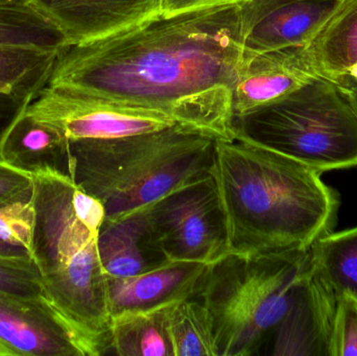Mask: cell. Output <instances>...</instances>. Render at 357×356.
Returning <instances> with one entry per match:
<instances>
[{
  "mask_svg": "<svg viewBox=\"0 0 357 356\" xmlns=\"http://www.w3.org/2000/svg\"><path fill=\"white\" fill-rule=\"evenodd\" d=\"M243 39L236 4L159 14L108 37L64 46L47 84L159 111L182 127L228 138Z\"/></svg>",
  "mask_w": 357,
  "mask_h": 356,
  "instance_id": "obj_1",
  "label": "cell"
},
{
  "mask_svg": "<svg viewBox=\"0 0 357 356\" xmlns=\"http://www.w3.org/2000/svg\"><path fill=\"white\" fill-rule=\"evenodd\" d=\"M318 169L233 134L216 138L212 176L228 252L310 250L337 224L340 196Z\"/></svg>",
  "mask_w": 357,
  "mask_h": 356,
  "instance_id": "obj_2",
  "label": "cell"
},
{
  "mask_svg": "<svg viewBox=\"0 0 357 356\" xmlns=\"http://www.w3.org/2000/svg\"><path fill=\"white\" fill-rule=\"evenodd\" d=\"M33 177L31 253L46 300L75 332L86 356L107 355L112 315L108 275L98 252L104 206L64 173L46 169Z\"/></svg>",
  "mask_w": 357,
  "mask_h": 356,
  "instance_id": "obj_3",
  "label": "cell"
},
{
  "mask_svg": "<svg viewBox=\"0 0 357 356\" xmlns=\"http://www.w3.org/2000/svg\"><path fill=\"white\" fill-rule=\"evenodd\" d=\"M216 138L173 125L112 139L69 141V177L119 221L211 175Z\"/></svg>",
  "mask_w": 357,
  "mask_h": 356,
  "instance_id": "obj_4",
  "label": "cell"
},
{
  "mask_svg": "<svg viewBox=\"0 0 357 356\" xmlns=\"http://www.w3.org/2000/svg\"><path fill=\"white\" fill-rule=\"evenodd\" d=\"M312 272L310 250L227 252L209 263L195 298L207 309L218 356H250L270 340Z\"/></svg>",
  "mask_w": 357,
  "mask_h": 356,
  "instance_id": "obj_5",
  "label": "cell"
},
{
  "mask_svg": "<svg viewBox=\"0 0 357 356\" xmlns=\"http://www.w3.org/2000/svg\"><path fill=\"white\" fill-rule=\"evenodd\" d=\"M232 132L321 173L357 167V116L326 77L236 117Z\"/></svg>",
  "mask_w": 357,
  "mask_h": 356,
  "instance_id": "obj_6",
  "label": "cell"
},
{
  "mask_svg": "<svg viewBox=\"0 0 357 356\" xmlns=\"http://www.w3.org/2000/svg\"><path fill=\"white\" fill-rule=\"evenodd\" d=\"M151 242L167 261L213 263L228 252L226 222L213 176L146 207Z\"/></svg>",
  "mask_w": 357,
  "mask_h": 356,
  "instance_id": "obj_7",
  "label": "cell"
},
{
  "mask_svg": "<svg viewBox=\"0 0 357 356\" xmlns=\"http://www.w3.org/2000/svg\"><path fill=\"white\" fill-rule=\"evenodd\" d=\"M24 113L54 127L68 141L112 139L177 125L159 111L47 83L38 90Z\"/></svg>",
  "mask_w": 357,
  "mask_h": 356,
  "instance_id": "obj_8",
  "label": "cell"
},
{
  "mask_svg": "<svg viewBox=\"0 0 357 356\" xmlns=\"http://www.w3.org/2000/svg\"><path fill=\"white\" fill-rule=\"evenodd\" d=\"M0 356H86L68 324L46 299L0 294Z\"/></svg>",
  "mask_w": 357,
  "mask_h": 356,
  "instance_id": "obj_9",
  "label": "cell"
},
{
  "mask_svg": "<svg viewBox=\"0 0 357 356\" xmlns=\"http://www.w3.org/2000/svg\"><path fill=\"white\" fill-rule=\"evenodd\" d=\"M317 77L307 45L245 59L233 94V119L285 98Z\"/></svg>",
  "mask_w": 357,
  "mask_h": 356,
  "instance_id": "obj_10",
  "label": "cell"
},
{
  "mask_svg": "<svg viewBox=\"0 0 357 356\" xmlns=\"http://www.w3.org/2000/svg\"><path fill=\"white\" fill-rule=\"evenodd\" d=\"M337 300L339 296L312 265L293 307L271 336L270 355L329 356Z\"/></svg>",
  "mask_w": 357,
  "mask_h": 356,
  "instance_id": "obj_11",
  "label": "cell"
},
{
  "mask_svg": "<svg viewBox=\"0 0 357 356\" xmlns=\"http://www.w3.org/2000/svg\"><path fill=\"white\" fill-rule=\"evenodd\" d=\"M67 45L108 37L161 14L162 0H33Z\"/></svg>",
  "mask_w": 357,
  "mask_h": 356,
  "instance_id": "obj_12",
  "label": "cell"
},
{
  "mask_svg": "<svg viewBox=\"0 0 357 356\" xmlns=\"http://www.w3.org/2000/svg\"><path fill=\"white\" fill-rule=\"evenodd\" d=\"M207 265L191 261H167L137 275L108 276L111 315L161 309L195 297Z\"/></svg>",
  "mask_w": 357,
  "mask_h": 356,
  "instance_id": "obj_13",
  "label": "cell"
},
{
  "mask_svg": "<svg viewBox=\"0 0 357 356\" xmlns=\"http://www.w3.org/2000/svg\"><path fill=\"white\" fill-rule=\"evenodd\" d=\"M346 0L283 4L254 23L243 39V60L272 50L308 45Z\"/></svg>",
  "mask_w": 357,
  "mask_h": 356,
  "instance_id": "obj_14",
  "label": "cell"
},
{
  "mask_svg": "<svg viewBox=\"0 0 357 356\" xmlns=\"http://www.w3.org/2000/svg\"><path fill=\"white\" fill-rule=\"evenodd\" d=\"M146 209L102 223L98 252L109 277L137 275L167 263L151 242Z\"/></svg>",
  "mask_w": 357,
  "mask_h": 356,
  "instance_id": "obj_15",
  "label": "cell"
},
{
  "mask_svg": "<svg viewBox=\"0 0 357 356\" xmlns=\"http://www.w3.org/2000/svg\"><path fill=\"white\" fill-rule=\"evenodd\" d=\"M0 156L27 173L59 171L69 176V141L54 127L23 113L4 140Z\"/></svg>",
  "mask_w": 357,
  "mask_h": 356,
  "instance_id": "obj_16",
  "label": "cell"
},
{
  "mask_svg": "<svg viewBox=\"0 0 357 356\" xmlns=\"http://www.w3.org/2000/svg\"><path fill=\"white\" fill-rule=\"evenodd\" d=\"M307 46L320 77L346 75L357 63V0H346Z\"/></svg>",
  "mask_w": 357,
  "mask_h": 356,
  "instance_id": "obj_17",
  "label": "cell"
},
{
  "mask_svg": "<svg viewBox=\"0 0 357 356\" xmlns=\"http://www.w3.org/2000/svg\"><path fill=\"white\" fill-rule=\"evenodd\" d=\"M169 307L112 316L110 350L119 356H173L167 327Z\"/></svg>",
  "mask_w": 357,
  "mask_h": 356,
  "instance_id": "obj_18",
  "label": "cell"
},
{
  "mask_svg": "<svg viewBox=\"0 0 357 356\" xmlns=\"http://www.w3.org/2000/svg\"><path fill=\"white\" fill-rule=\"evenodd\" d=\"M310 251L312 269L337 296H357V226L322 236Z\"/></svg>",
  "mask_w": 357,
  "mask_h": 356,
  "instance_id": "obj_19",
  "label": "cell"
},
{
  "mask_svg": "<svg viewBox=\"0 0 357 356\" xmlns=\"http://www.w3.org/2000/svg\"><path fill=\"white\" fill-rule=\"evenodd\" d=\"M0 45L62 49L66 39L33 2H0Z\"/></svg>",
  "mask_w": 357,
  "mask_h": 356,
  "instance_id": "obj_20",
  "label": "cell"
},
{
  "mask_svg": "<svg viewBox=\"0 0 357 356\" xmlns=\"http://www.w3.org/2000/svg\"><path fill=\"white\" fill-rule=\"evenodd\" d=\"M167 327L173 356H218L209 314L195 297L167 309Z\"/></svg>",
  "mask_w": 357,
  "mask_h": 356,
  "instance_id": "obj_21",
  "label": "cell"
},
{
  "mask_svg": "<svg viewBox=\"0 0 357 356\" xmlns=\"http://www.w3.org/2000/svg\"><path fill=\"white\" fill-rule=\"evenodd\" d=\"M61 49L0 45V85L33 98L47 83Z\"/></svg>",
  "mask_w": 357,
  "mask_h": 356,
  "instance_id": "obj_22",
  "label": "cell"
},
{
  "mask_svg": "<svg viewBox=\"0 0 357 356\" xmlns=\"http://www.w3.org/2000/svg\"><path fill=\"white\" fill-rule=\"evenodd\" d=\"M0 294L46 299L41 273L33 257L0 256Z\"/></svg>",
  "mask_w": 357,
  "mask_h": 356,
  "instance_id": "obj_23",
  "label": "cell"
},
{
  "mask_svg": "<svg viewBox=\"0 0 357 356\" xmlns=\"http://www.w3.org/2000/svg\"><path fill=\"white\" fill-rule=\"evenodd\" d=\"M35 219V207L31 200L0 207V238L31 252Z\"/></svg>",
  "mask_w": 357,
  "mask_h": 356,
  "instance_id": "obj_24",
  "label": "cell"
},
{
  "mask_svg": "<svg viewBox=\"0 0 357 356\" xmlns=\"http://www.w3.org/2000/svg\"><path fill=\"white\" fill-rule=\"evenodd\" d=\"M329 356H357V299L354 295H341L337 300Z\"/></svg>",
  "mask_w": 357,
  "mask_h": 356,
  "instance_id": "obj_25",
  "label": "cell"
},
{
  "mask_svg": "<svg viewBox=\"0 0 357 356\" xmlns=\"http://www.w3.org/2000/svg\"><path fill=\"white\" fill-rule=\"evenodd\" d=\"M33 194V175L13 167L0 156V207L31 201Z\"/></svg>",
  "mask_w": 357,
  "mask_h": 356,
  "instance_id": "obj_26",
  "label": "cell"
},
{
  "mask_svg": "<svg viewBox=\"0 0 357 356\" xmlns=\"http://www.w3.org/2000/svg\"><path fill=\"white\" fill-rule=\"evenodd\" d=\"M31 100L14 92L0 91V153L8 132L24 113Z\"/></svg>",
  "mask_w": 357,
  "mask_h": 356,
  "instance_id": "obj_27",
  "label": "cell"
},
{
  "mask_svg": "<svg viewBox=\"0 0 357 356\" xmlns=\"http://www.w3.org/2000/svg\"><path fill=\"white\" fill-rule=\"evenodd\" d=\"M251 1L252 0H162L161 14L165 16H171L185 10L209 8V6H227V4L243 6Z\"/></svg>",
  "mask_w": 357,
  "mask_h": 356,
  "instance_id": "obj_28",
  "label": "cell"
},
{
  "mask_svg": "<svg viewBox=\"0 0 357 356\" xmlns=\"http://www.w3.org/2000/svg\"><path fill=\"white\" fill-rule=\"evenodd\" d=\"M301 1V0H252L245 6H241L243 13V33L253 26L254 23L257 22L268 13L272 12L275 8L291 3V2Z\"/></svg>",
  "mask_w": 357,
  "mask_h": 356,
  "instance_id": "obj_29",
  "label": "cell"
},
{
  "mask_svg": "<svg viewBox=\"0 0 357 356\" xmlns=\"http://www.w3.org/2000/svg\"><path fill=\"white\" fill-rule=\"evenodd\" d=\"M357 116V81L349 75H344L333 81Z\"/></svg>",
  "mask_w": 357,
  "mask_h": 356,
  "instance_id": "obj_30",
  "label": "cell"
},
{
  "mask_svg": "<svg viewBox=\"0 0 357 356\" xmlns=\"http://www.w3.org/2000/svg\"><path fill=\"white\" fill-rule=\"evenodd\" d=\"M0 256L4 257H33L31 253L23 247L14 246L0 238Z\"/></svg>",
  "mask_w": 357,
  "mask_h": 356,
  "instance_id": "obj_31",
  "label": "cell"
},
{
  "mask_svg": "<svg viewBox=\"0 0 357 356\" xmlns=\"http://www.w3.org/2000/svg\"><path fill=\"white\" fill-rule=\"evenodd\" d=\"M346 75H351V77H354V79H356L357 81V63L356 64H354L351 68H350V70L348 71Z\"/></svg>",
  "mask_w": 357,
  "mask_h": 356,
  "instance_id": "obj_32",
  "label": "cell"
},
{
  "mask_svg": "<svg viewBox=\"0 0 357 356\" xmlns=\"http://www.w3.org/2000/svg\"><path fill=\"white\" fill-rule=\"evenodd\" d=\"M12 1H29V2H33V0H0V2H12Z\"/></svg>",
  "mask_w": 357,
  "mask_h": 356,
  "instance_id": "obj_33",
  "label": "cell"
},
{
  "mask_svg": "<svg viewBox=\"0 0 357 356\" xmlns=\"http://www.w3.org/2000/svg\"><path fill=\"white\" fill-rule=\"evenodd\" d=\"M0 91L13 92L12 90H10L8 88L4 87V86L1 85H0Z\"/></svg>",
  "mask_w": 357,
  "mask_h": 356,
  "instance_id": "obj_34",
  "label": "cell"
},
{
  "mask_svg": "<svg viewBox=\"0 0 357 356\" xmlns=\"http://www.w3.org/2000/svg\"><path fill=\"white\" fill-rule=\"evenodd\" d=\"M354 297H356V298L357 299V296H354Z\"/></svg>",
  "mask_w": 357,
  "mask_h": 356,
  "instance_id": "obj_35",
  "label": "cell"
}]
</instances>
